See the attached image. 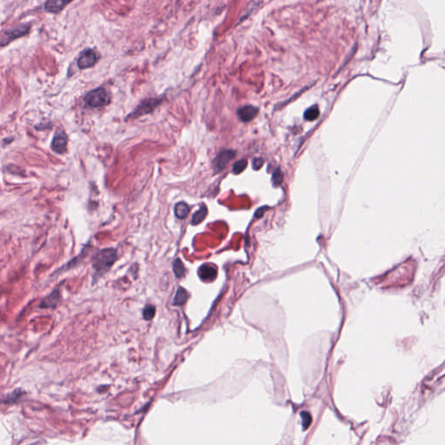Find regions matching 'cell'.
<instances>
[{
	"label": "cell",
	"mask_w": 445,
	"mask_h": 445,
	"mask_svg": "<svg viewBox=\"0 0 445 445\" xmlns=\"http://www.w3.org/2000/svg\"><path fill=\"white\" fill-rule=\"evenodd\" d=\"M118 254L115 249H103L93 258V265L95 270V276L100 277L106 273L117 260Z\"/></svg>",
	"instance_id": "obj_1"
},
{
	"label": "cell",
	"mask_w": 445,
	"mask_h": 445,
	"mask_svg": "<svg viewBox=\"0 0 445 445\" xmlns=\"http://www.w3.org/2000/svg\"><path fill=\"white\" fill-rule=\"evenodd\" d=\"M32 29L30 23H23L0 32V49L6 47L18 38L27 35Z\"/></svg>",
	"instance_id": "obj_2"
},
{
	"label": "cell",
	"mask_w": 445,
	"mask_h": 445,
	"mask_svg": "<svg viewBox=\"0 0 445 445\" xmlns=\"http://www.w3.org/2000/svg\"><path fill=\"white\" fill-rule=\"evenodd\" d=\"M84 101L88 107L99 108L109 105L111 102V98L105 88L99 87L87 93L84 98Z\"/></svg>",
	"instance_id": "obj_3"
},
{
	"label": "cell",
	"mask_w": 445,
	"mask_h": 445,
	"mask_svg": "<svg viewBox=\"0 0 445 445\" xmlns=\"http://www.w3.org/2000/svg\"><path fill=\"white\" fill-rule=\"evenodd\" d=\"M99 60V55L93 49H86L80 54L78 58V66L80 69H87L94 66Z\"/></svg>",
	"instance_id": "obj_4"
},
{
	"label": "cell",
	"mask_w": 445,
	"mask_h": 445,
	"mask_svg": "<svg viewBox=\"0 0 445 445\" xmlns=\"http://www.w3.org/2000/svg\"><path fill=\"white\" fill-rule=\"evenodd\" d=\"M236 157V152L233 150H225L217 154L213 161V169L215 173L222 172L231 160Z\"/></svg>",
	"instance_id": "obj_5"
},
{
	"label": "cell",
	"mask_w": 445,
	"mask_h": 445,
	"mask_svg": "<svg viewBox=\"0 0 445 445\" xmlns=\"http://www.w3.org/2000/svg\"><path fill=\"white\" fill-rule=\"evenodd\" d=\"M161 103V100L158 99H150L141 103L137 108L130 115V118H138L143 115L148 114L154 111Z\"/></svg>",
	"instance_id": "obj_6"
},
{
	"label": "cell",
	"mask_w": 445,
	"mask_h": 445,
	"mask_svg": "<svg viewBox=\"0 0 445 445\" xmlns=\"http://www.w3.org/2000/svg\"><path fill=\"white\" fill-rule=\"evenodd\" d=\"M68 137L64 131H58L55 134L51 141V150L57 154L66 153Z\"/></svg>",
	"instance_id": "obj_7"
},
{
	"label": "cell",
	"mask_w": 445,
	"mask_h": 445,
	"mask_svg": "<svg viewBox=\"0 0 445 445\" xmlns=\"http://www.w3.org/2000/svg\"><path fill=\"white\" fill-rule=\"evenodd\" d=\"M197 274L200 277V279L203 280L204 282H212L216 279L217 270L213 265L204 264L198 269Z\"/></svg>",
	"instance_id": "obj_8"
},
{
	"label": "cell",
	"mask_w": 445,
	"mask_h": 445,
	"mask_svg": "<svg viewBox=\"0 0 445 445\" xmlns=\"http://www.w3.org/2000/svg\"><path fill=\"white\" fill-rule=\"evenodd\" d=\"M258 110L252 105H245L238 111V116L242 122H250L258 115Z\"/></svg>",
	"instance_id": "obj_9"
},
{
	"label": "cell",
	"mask_w": 445,
	"mask_h": 445,
	"mask_svg": "<svg viewBox=\"0 0 445 445\" xmlns=\"http://www.w3.org/2000/svg\"><path fill=\"white\" fill-rule=\"evenodd\" d=\"M70 4V1H64V0H51L45 2L44 8L47 13H60L61 11H63L64 7L67 5Z\"/></svg>",
	"instance_id": "obj_10"
},
{
	"label": "cell",
	"mask_w": 445,
	"mask_h": 445,
	"mask_svg": "<svg viewBox=\"0 0 445 445\" xmlns=\"http://www.w3.org/2000/svg\"><path fill=\"white\" fill-rule=\"evenodd\" d=\"M59 300V293L58 290H54L51 293L47 298H45L41 302L40 307L43 308H54L57 306V302Z\"/></svg>",
	"instance_id": "obj_11"
},
{
	"label": "cell",
	"mask_w": 445,
	"mask_h": 445,
	"mask_svg": "<svg viewBox=\"0 0 445 445\" xmlns=\"http://www.w3.org/2000/svg\"><path fill=\"white\" fill-rule=\"evenodd\" d=\"M189 298H190V294L188 293L187 290L182 287H179L176 292L175 298L173 300V305L178 306H184L185 303L187 302Z\"/></svg>",
	"instance_id": "obj_12"
},
{
	"label": "cell",
	"mask_w": 445,
	"mask_h": 445,
	"mask_svg": "<svg viewBox=\"0 0 445 445\" xmlns=\"http://www.w3.org/2000/svg\"><path fill=\"white\" fill-rule=\"evenodd\" d=\"M207 207L204 204H202L199 207V209L192 215L191 217V225L192 226H197L198 224L204 221L205 216H207Z\"/></svg>",
	"instance_id": "obj_13"
},
{
	"label": "cell",
	"mask_w": 445,
	"mask_h": 445,
	"mask_svg": "<svg viewBox=\"0 0 445 445\" xmlns=\"http://www.w3.org/2000/svg\"><path fill=\"white\" fill-rule=\"evenodd\" d=\"M174 212H175V216L178 217V219H185L190 212V207L185 202H179L175 205Z\"/></svg>",
	"instance_id": "obj_14"
},
{
	"label": "cell",
	"mask_w": 445,
	"mask_h": 445,
	"mask_svg": "<svg viewBox=\"0 0 445 445\" xmlns=\"http://www.w3.org/2000/svg\"><path fill=\"white\" fill-rule=\"evenodd\" d=\"M173 271L178 278H181L185 275V265L179 258H177L173 262Z\"/></svg>",
	"instance_id": "obj_15"
},
{
	"label": "cell",
	"mask_w": 445,
	"mask_h": 445,
	"mask_svg": "<svg viewBox=\"0 0 445 445\" xmlns=\"http://www.w3.org/2000/svg\"><path fill=\"white\" fill-rule=\"evenodd\" d=\"M319 115H320V111H319L318 105H313L312 107L306 110L304 117L306 120L313 121L316 120L319 117Z\"/></svg>",
	"instance_id": "obj_16"
},
{
	"label": "cell",
	"mask_w": 445,
	"mask_h": 445,
	"mask_svg": "<svg viewBox=\"0 0 445 445\" xmlns=\"http://www.w3.org/2000/svg\"><path fill=\"white\" fill-rule=\"evenodd\" d=\"M247 165H248V163L245 159H243V160H240V161H238V162H236L234 164V166H233V168H232V172L235 174V175H239L240 173L244 172L245 171V168L247 167Z\"/></svg>",
	"instance_id": "obj_17"
},
{
	"label": "cell",
	"mask_w": 445,
	"mask_h": 445,
	"mask_svg": "<svg viewBox=\"0 0 445 445\" xmlns=\"http://www.w3.org/2000/svg\"><path fill=\"white\" fill-rule=\"evenodd\" d=\"M156 314V308L153 306H148L143 310V318L145 320H151Z\"/></svg>",
	"instance_id": "obj_18"
},
{
	"label": "cell",
	"mask_w": 445,
	"mask_h": 445,
	"mask_svg": "<svg viewBox=\"0 0 445 445\" xmlns=\"http://www.w3.org/2000/svg\"><path fill=\"white\" fill-rule=\"evenodd\" d=\"M283 172H281V170L279 168H277L275 172H273V175H272V182H273V185L275 186H277V185H279L282 181H283Z\"/></svg>",
	"instance_id": "obj_19"
},
{
	"label": "cell",
	"mask_w": 445,
	"mask_h": 445,
	"mask_svg": "<svg viewBox=\"0 0 445 445\" xmlns=\"http://www.w3.org/2000/svg\"><path fill=\"white\" fill-rule=\"evenodd\" d=\"M263 165H264V160L262 159H255L253 160V163H252L253 169L256 170V171L259 170L263 166Z\"/></svg>",
	"instance_id": "obj_20"
}]
</instances>
